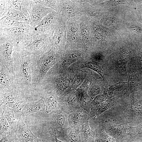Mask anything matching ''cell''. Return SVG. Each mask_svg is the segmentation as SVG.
Here are the masks:
<instances>
[{
    "mask_svg": "<svg viewBox=\"0 0 142 142\" xmlns=\"http://www.w3.org/2000/svg\"><path fill=\"white\" fill-rule=\"evenodd\" d=\"M13 57L14 73L17 88L23 89L33 88V74L38 59L25 51L15 50Z\"/></svg>",
    "mask_w": 142,
    "mask_h": 142,
    "instance_id": "6da1fadb",
    "label": "cell"
},
{
    "mask_svg": "<svg viewBox=\"0 0 142 142\" xmlns=\"http://www.w3.org/2000/svg\"><path fill=\"white\" fill-rule=\"evenodd\" d=\"M38 98L34 88L23 89L17 88L8 92L0 93V105L5 104L21 113L27 103L38 100Z\"/></svg>",
    "mask_w": 142,
    "mask_h": 142,
    "instance_id": "7a4b0ae2",
    "label": "cell"
},
{
    "mask_svg": "<svg viewBox=\"0 0 142 142\" xmlns=\"http://www.w3.org/2000/svg\"><path fill=\"white\" fill-rule=\"evenodd\" d=\"M0 37L12 39L18 43L36 39L41 36L36 31L35 28L29 25L24 27L0 28Z\"/></svg>",
    "mask_w": 142,
    "mask_h": 142,
    "instance_id": "3957f363",
    "label": "cell"
},
{
    "mask_svg": "<svg viewBox=\"0 0 142 142\" xmlns=\"http://www.w3.org/2000/svg\"><path fill=\"white\" fill-rule=\"evenodd\" d=\"M56 57L52 49L40 57L38 60L33 74L34 87L39 83L55 64Z\"/></svg>",
    "mask_w": 142,
    "mask_h": 142,
    "instance_id": "277c9868",
    "label": "cell"
},
{
    "mask_svg": "<svg viewBox=\"0 0 142 142\" xmlns=\"http://www.w3.org/2000/svg\"><path fill=\"white\" fill-rule=\"evenodd\" d=\"M47 36L41 35L39 38L19 43L18 52L25 51L31 53L38 59L46 53L49 47Z\"/></svg>",
    "mask_w": 142,
    "mask_h": 142,
    "instance_id": "5b68a950",
    "label": "cell"
},
{
    "mask_svg": "<svg viewBox=\"0 0 142 142\" xmlns=\"http://www.w3.org/2000/svg\"><path fill=\"white\" fill-rule=\"evenodd\" d=\"M0 39V64L4 65L14 74L13 54L15 50L16 42L11 39L1 37Z\"/></svg>",
    "mask_w": 142,
    "mask_h": 142,
    "instance_id": "8992f818",
    "label": "cell"
},
{
    "mask_svg": "<svg viewBox=\"0 0 142 142\" xmlns=\"http://www.w3.org/2000/svg\"><path fill=\"white\" fill-rule=\"evenodd\" d=\"M129 105L124 112L123 115L127 123H142V103L131 93Z\"/></svg>",
    "mask_w": 142,
    "mask_h": 142,
    "instance_id": "52a82bcc",
    "label": "cell"
},
{
    "mask_svg": "<svg viewBox=\"0 0 142 142\" xmlns=\"http://www.w3.org/2000/svg\"><path fill=\"white\" fill-rule=\"evenodd\" d=\"M130 126L127 123L118 122L115 119H108L104 122L103 127L107 134L117 140L129 135Z\"/></svg>",
    "mask_w": 142,
    "mask_h": 142,
    "instance_id": "ba28073f",
    "label": "cell"
},
{
    "mask_svg": "<svg viewBox=\"0 0 142 142\" xmlns=\"http://www.w3.org/2000/svg\"><path fill=\"white\" fill-rule=\"evenodd\" d=\"M49 9L38 0H32L28 13L29 25L36 27L49 13Z\"/></svg>",
    "mask_w": 142,
    "mask_h": 142,
    "instance_id": "9c48e42d",
    "label": "cell"
},
{
    "mask_svg": "<svg viewBox=\"0 0 142 142\" xmlns=\"http://www.w3.org/2000/svg\"><path fill=\"white\" fill-rule=\"evenodd\" d=\"M18 142H42L32 132L30 127L24 121L22 116L19 118L15 131Z\"/></svg>",
    "mask_w": 142,
    "mask_h": 142,
    "instance_id": "30bf717a",
    "label": "cell"
},
{
    "mask_svg": "<svg viewBox=\"0 0 142 142\" xmlns=\"http://www.w3.org/2000/svg\"><path fill=\"white\" fill-rule=\"evenodd\" d=\"M17 88L14 74L4 65L0 64V93L8 92Z\"/></svg>",
    "mask_w": 142,
    "mask_h": 142,
    "instance_id": "8fae6325",
    "label": "cell"
},
{
    "mask_svg": "<svg viewBox=\"0 0 142 142\" xmlns=\"http://www.w3.org/2000/svg\"><path fill=\"white\" fill-rule=\"evenodd\" d=\"M128 68V88L124 94L129 96L133 92L140 88L141 82L135 65L133 63L129 64Z\"/></svg>",
    "mask_w": 142,
    "mask_h": 142,
    "instance_id": "7c38bea8",
    "label": "cell"
},
{
    "mask_svg": "<svg viewBox=\"0 0 142 142\" xmlns=\"http://www.w3.org/2000/svg\"><path fill=\"white\" fill-rule=\"evenodd\" d=\"M3 114L12 129L15 131L19 117L22 116L21 112H18L5 104L1 106Z\"/></svg>",
    "mask_w": 142,
    "mask_h": 142,
    "instance_id": "4fadbf2b",
    "label": "cell"
},
{
    "mask_svg": "<svg viewBox=\"0 0 142 142\" xmlns=\"http://www.w3.org/2000/svg\"><path fill=\"white\" fill-rule=\"evenodd\" d=\"M121 95H119L111 99H107L100 104L92 107L91 112V116L93 118H95L109 109L116 103L117 100Z\"/></svg>",
    "mask_w": 142,
    "mask_h": 142,
    "instance_id": "5bb4252c",
    "label": "cell"
},
{
    "mask_svg": "<svg viewBox=\"0 0 142 142\" xmlns=\"http://www.w3.org/2000/svg\"><path fill=\"white\" fill-rule=\"evenodd\" d=\"M45 110L44 101L42 98L36 101L28 102L22 110V115H28L31 114Z\"/></svg>",
    "mask_w": 142,
    "mask_h": 142,
    "instance_id": "9a60e30c",
    "label": "cell"
},
{
    "mask_svg": "<svg viewBox=\"0 0 142 142\" xmlns=\"http://www.w3.org/2000/svg\"><path fill=\"white\" fill-rule=\"evenodd\" d=\"M55 16L54 13L48 14L35 28L36 31L40 34L47 36L48 30L54 23Z\"/></svg>",
    "mask_w": 142,
    "mask_h": 142,
    "instance_id": "2e32d148",
    "label": "cell"
},
{
    "mask_svg": "<svg viewBox=\"0 0 142 142\" xmlns=\"http://www.w3.org/2000/svg\"><path fill=\"white\" fill-rule=\"evenodd\" d=\"M51 125L57 134L64 125L65 119L64 115L58 111L52 112L50 115Z\"/></svg>",
    "mask_w": 142,
    "mask_h": 142,
    "instance_id": "e0dca14e",
    "label": "cell"
},
{
    "mask_svg": "<svg viewBox=\"0 0 142 142\" xmlns=\"http://www.w3.org/2000/svg\"><path fill=\"white\" fill-rule=\"evenodd\" d=\"M10 8L19 10L28 17V13L32 0H7Z\"/></svg>",
    "mask_w": 142,
    "mask_h": 142,
    "instance_id": "ac0fdd59",
    "label": "cell"
},
{
    "mask_svg": "<svg viewBox=\"0 0 142 142\" xmlns=\"http://www.w3.org/2000/svg\"><path fill=\"white\" fill-rule=\"evenodd\" d=\"M80 133V142H94L95 134L90 127L88 121L83 125Z\"/></svg>",
    "mask_w": 142,
    "mask_h": 142,
    "instance_id": "d6986e66",
    "label": "cell"
},
{
    "mask_svg": "<svg viewBox=\"0 0 142 142\" xmlns=\"http://www.w3.org/2000/svg\"><path fill=\"white\" fill-rule=\"evenodd\" d=\"M0 28L11 27H24L28 26V23L22 22L4 16L0 19Z\"/></svg>",
    "mask_w": 142,
    "mask_h": 142,
    "instance_id": "ffe728a7",
    "label": "cell"
},
{
    "mask_svg": "<svg viewBox=\"0 0 142 142\" xmlns=\"http://www.w3.org/2000/svg\"><path fill=\"white\" fill-rule=\"evenodd\" d=\"M105 89L101 81L96 80L90 87L88 93L91 99H93L97 96L103 93Z\"/></svg>",
    "mask_w": 142,
    "mask_h": 142,
    "instance_id": "44dd1931",
    "label": "cell"
},
{
    "mask_svg": "<svg viewBox=\"0 0 142 142\" xmlns=\"http://www.w3.org/2000/svg\"><path fill=\"white\" fill-rule=\"evenodd\" d=\"M5 16L29 24L28 16L20 11L14 9L10 8Z\"/></svg>",
    "mask_w": 142,
    "mask_h": 142,
    "instance_id": "7402d4cb",
    "label": "cell"
},
{
    "mask_svg": "<svg viewBox=\"0 0 142 142\" xmlns=\"http://www.w3.org/2000/svg\"><path fill=\"white\" fill-rule=\"evenodd\" d=\"M94 142H116L115 139L107 134L103 126H100L95 134Z\"/></svg>",
    "mask_w": 142,
    "mask_h": 142,
    "instance_id": "603a6c76",
    "label": "cell"
},
{
    "mask_svg": "<svg viewBox=\"0 0 142 142\" xmlns=\"http://www.w3.org/2000/svg\"><path fill=\"white\" fill-rule=\"evenodd\" d=\"M0 110V136H1L9 134L13 130L4 116L1 106Z\"/></svg>",
    "mask_w": 142,
    "mask_h": 142,
    "instance_id": "cb8c5ba5",
    "label": "cell"
},
{
    "mask_svg": "<svg viewBox=\"0 0 142 142\" xmlns=\"http://www.w3.org/2000/svg\"><path fill=\"white\" fill-rule=\"evenodd\" d=\"M80 55L77 52H72L68 54L64 59L61 66H68L75 62L79 58Z\"/></svg>",
    "mask_w": 142,
    "mask_h": 142,
    "instance_id": "d4e9b609",
    "label": "cell"
},
{
    "mask_svg": "<svg viewBox=\"0 0 142 142\" xmlns=\"http://www.w3.org/2000/svg\"><path fill=\"white\" fill-rule=\"evenodd\" d=\"M90 69L98 73L104 80V74L102 68L99 64L93 62H88L84 64V67Z\"/></svg>",
    "mask_w": 142,
    "mask_h": 142,
    "instance_id": "484cf974",
    "label": "cell"
},
{
    "mask_svg": "<svg viewBox=\"0 0 142 142\" xmlns=\"http://www.w3.org/2000/svg\"><path fill=\"white\" fill-rule=\"evenodd\" d=\"M128 88L127 82H120L110 86L108 89L112 91L123 93Z\"/></svg>",
    "mask_w": 142,
    "mask_h": 142,
    "instance_id": "4316f807",
    "label": "cell"
},
{
    "mask_svg": "<svg viewBox=\"0 0 142 142\" xmlns=\"http://www.w3.org/2000/svg\"><path fill=\"white\" fill-rule=\"evenodd\" d=\"M16 138L15 133L12 130L9 134L0 136V142H16Z\"/></svg>",
    "mask_w": 142,
    "mask_h": 142,
    "instance_id": "83f0119b",
    "label": "cell"
},
{
    "mask_svg": "<svg viewBox=\"0 0 142 142\" xmlns=\"http://www.w3.org/2000/svg\"><path fill=\"white\" fill-rule=\"evenodd\" d=\"M0 19L5 16L10 8L7 0H0Z\"/></svg>",
    "mask_w": 142,
    "mask_h": 142,
    "instance_id": "f1b7e54d",
    "label": "cell"
},
{
    "mask_svg": "<svg viewBox=\"0 0 142 142\" xmlns=\"http://www.w3.org/2000/svg\"><path fill=\"white\" fill-rule=\"evenodd\" d=\"M107 99V98L104 92L99 94L95 97L92 103V107L99 105Z\"/></svg>",
    "mask_w": 142,
    "mask_h": 142,
    "instance_id": "f546056e",
    "label": "cell"
},
{
    "mask_svg": "<svg viewBox=\"0 0 142 142\" xmlns=\"http://www.w3.org/2000/svg\"><path fill=\"white\" fill-rule=\"evenodd\" d=\"M142 134V123L136 126H130L129 135L131 137Z\"/></svg>",
    "mask_w": 142,
    "mask_h": 142,
    "instance_id": "4dcf8cb0",
    "label": "cell"
},
{
    "mask_svg": "<svg viewBox=\"0 0 142 142\" xmlns=\"http://www.w3.org/2000/svg\"><path fill=\"white\" fill-rule=\"evenodd\" d=\"M103 3L109 6H115L118 5H129L130 4L126 1L124 0H113L110 1L105 2Z\"/></svg>",
    "mask_w": 142,
    "mask_h": 142,
    "instance_id": "1f68e13d",
    "label": "cell"
},
{
    "mask_svg": "<svg viewBox=\"0 0 142 142\" xmlns=\"http://www.w3.org/2000/svg\"><path fill=\"white\" fill-rule=\"evenodd\" d=\"M69 34L70 38L73 40H77L78 36V33L76 28L70 27L69 30Z\"/></svg>",
    "mask_w": 142,
    "mask_h": 142,
    "instance_id": "d6a6232c",
    "label": "cell"
},
{
    "mask_svg": "<svg viewBox=\"0 0 142 142\" xmlns=\"http://www.w3.org/2000/svg\"><path fill=\"white\" fill-rule=\"evenodd\" d=\"M77 100V96L75 94H71L67 98V101L68 105L73 106L76 103Z\"/></svg>",
    "mask_w": 142,
    "mask_h": 142,
    "instance_id": "836d02e7",
    "label": "cell"
},
{
    "mask_svg": "<svg viewBox=\"0 0 142 142\" xmlns=\"http://www.w3.org/2000/svg\"><path fill=\"white\" fill-rule=\"evenodd\" d=\"M83 78L81 75L77 74L73 79V84L75 87H78L80 86L83 82Z\"/></svg>",
    "mask_w": 142,
    "mask_h": 142,
    "instance_id": "e575fe53",
    "label": "cell"
},
{
    "mask_svg": "<svg viewBox=\"0 0 142 142\" xmlns=\"http://www.w3.org/2000/svg\"><path fill=\"white\" fill-rule=\"evenodd\" d=\"M64 7L66 11L69 15L72 17L75 15V11L71 6L66 4L64 5Z\"/></svg>",
    "mask_w": 142,
    "mask_h": 142,
    "instance_id": "d590c367",
    "label": "cell"
},
{
    "mask_svg": "<svg viewBox=\"0 0 142 142\" xmlns=\"http://www.w3.org/2000/svg\"><path fill=\"white\" fill-rule=\"evenodd\" d=\"M82 34L83 37L85 38H87L88 36V29L85 27L83 26L82 28Z\"/></svg>",
    "mask_w": 142,
    "mask_h": 142,
    "instance_id": "8d00e7d4",
    "label": "cell"
},
{
    "mask_svg": "<svg viewBox=\"0 0 142 142\" xmlns=\"http://www.w3.org/2000/svg\"><path fill=\"white\" fill-rule=\"evenodd\" d=\"M130 27L133 30L137 33H142V29L138 26L132 25L130 26Z\"/></svg>",
    "mask_w": 142,
    "mask_h": 142,
    "instance_id": "74e56055",
    "label": "cell"
},
{
    "mask_svg": "<svg viewBox=\"0 0 142 142\" xmlns=\"http://www.w3.org/2000/svg\"><path fill=\"white\" fill-rule=\"evenodd\" d=\"M116 142H135L133 140L127 137L124 138L120 140H116Z\"/></svg>",
    "mask_w": 142,
    "mask_h": 142,
    "instance_id": "f35d334b",
    "label": "cell"
},
{
    "mask_svg": "<svg viewBox=\"0 0 142 142\" xmlns=\"http://www.w3.org/2000/svg\"><path fill=\"white\" fill-rule=\"evenodd\" d=\"M139 60L140 65L142 69V52H140L139 54Z\"/></svg>",
    "mask_w": 142,
    "mask_h": 142,
    "instance_id": "ab89813d",
    "label": "cell"
},
{
    "mask_svg": "<svg viewBox=\"0 0 142 142\" xmlns=\"http://www.w3.org/2000/svg\"><path fill=\"white\" fill-rule=\"evenodd\" d=\"M54 139L55 142H63L58 139L57 134L56 133H54Z\"/></svg>",
    "mask_w": 142,
    "mask_h": 142,
    "instance_id": "60d3db41",
    "label": "cell"
},
{
    "mask_svg": "<svg viewBox=\"0 0 142 142\" xmlns=\"http://www.w3.org/2000/svg\"><path fill=\"white\" fill-rule=\"evenodd\" d=\"M140 22L142 24V19H141L140 20Z\"/></svg>",
    "mask_w": 142,
    "mask_h": 142,
    "instance_id": "b9f144b4",
    "label": "cell"
},
{
    "mask_svg": "<svg viewBox=\"0 0 142 142\" xmlns=\"http://www.w3.org/2000/svg\"><path fill=\"white\" fill-rule=\"evenodd\" d=\"M16 142H18L17 139V138H16Z\"/></svg>",
    "mask_w": 142,
    "mask_h": 142,
    "instance_id": "7bdbcfd3",
    "label": "cell"
}]
</instances>
